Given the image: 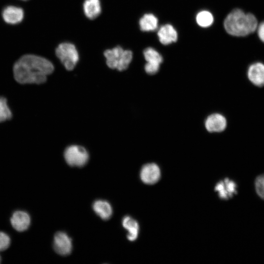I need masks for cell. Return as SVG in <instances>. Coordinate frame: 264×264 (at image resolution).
<instances>
[{"label":"cell","instance_id":"8992f818","mask_svg":"<svg viewBox=\"0 0 264 264\" xmlns=\"http://www.w3.org/2000/svg\"><path fill=\"white\" fill-rule=\"evenodd\" d=\"M53 248L55 252L61 256L68 255L72 249V240L66 233L58 232L54 237Z\"/></svg>","mask_w":264,"mask_h":264},{"label":"cell","instance_id":"d4e9b609","mask_svg":"<svg viewBox=\"0 0 264 264\" xmlns=\"http://www.w3.org/2000/svg\"><path fill=\"white\" fill-rule=\"evenodd\" d=\"M0 260H1V258H0Z\"/></svg>","mask_w":264,"mask_h":264},{"label":"cell","instance_id":"ffe728a7","mask_svg":"<svg viewBox=\"0 0 264 264\" xmlns=\"http://www.w3.org/2000/svg\"><path fill=\"white\" fill-rule=\"evenodd\" d=\"M12 113L9 108L7 100L2 96L0 97V122L8 120L12 118Z\"/></svg>","mask_w":264,"mask_h":264},{"label":"cell","instance_id":"e0dca14e","mask_svg":"<svg viewBox=\"0 0 264 264\" xmlns=\"http://www.w3.org/2000/svg\"><path fill=\"white\" fill-rule=\"evenodd\" d=\"M139 24L140 29L143 31H154L157 28L158 20L153 14H145L140 18Z\"/></svg>","mask_w":264,"mask_h":264},{"label":"cell","instance_id":"7402d4cb","mask_svg":"<svg viewBox=\"0 0 264 264\" xmlns=\"http://www.w3.org/2000/svg\"><path fill=\"white\" fill-rule=\"evenodd\" d=\"M10 244V238L5 233L0 231V251H3L9 247Z\"/></svg>","mask_w":264,"mask_h":264},{"label":"cell","instance_id":"277c9868","mask_svg":"<svg viewBox=\"0 0 264 264\" xmlns=\"http://www.w3.org/2000/svg\"><path fill=\"white\" fill-rule=\"evenodd\" d=\"M57 57L68 70H72L79 61V53L75 46L68 42L58 45L55 50Z\"/></svg>","mask_w":264,"mask_h":264},{"label":"cell","instance_id":"7c38bea8","mask_svg":"<svg viewBox=\"0 0 264 264\" xmlns=\"http://www.w3.org/2000/svg\"><path fill=\"white\" fill-rule=\"evenodd\" d=\"M247 77L254 85L262 87L264 85V64L256 62L251 64L247 70Z\"/></svg>","mask_w":264,"mask_h":264},{"label":"cell","instance_id":"6da1fadb","mask_svg":"<svg viewBox=\"0 0 264 264\" xmlns=\"http://www.w3.org/2000/svg\"><path fill=\"white\" fill-rule=\"evenodd\" d=\"M13 70L14 78L19 83L41 84L53 71L54 66L45 58L26 54L16 62Z\"/></svg>","mask_w":264,"mask_h":264},{"label":"cell","instance_id":"7a4b0ae2","mask_svg":"<svg viewBox=\"0 0 264 264\" xmlns=\"http://www.w3.org/2000/svg\"><path fill=\"white\" fill-rule=\"evenodd\" d=\"M258 25L257 20L253 14L245 13L240 9L232 10L224 21L225 30L234 36H247L257 30Z\"/></svg>","mask_w":264,"mask_h":264},{"label":"cell","instance_id":"8fae6325","mask_svg":"<svg viewBox=\"0 0 264 264\" xmlns=\"http://www.w3.org/2000/svg\"><path fill=\"white\" fill-rule=\"evenodd\" d=\"M227 125L225 117L221 114L215 113L209 115L205 121V126L210 132L223 131Z\"/></svg>","mask_w":264,"mask_h":264},{"label":"cell","instance_id":"d6986e66","mask_svg":"<svg viewBox=\"0 0 264 264\" xmlns=\"http://www.w3.org/2000/svg\"><path fill=\"white\" fill-rule=\"evenodd\" d=\"M214 21V17L210 12L202 10L198 13L196 16V22L201 27H207L212 25Z\"/></svg>","mask_w":264,"mask_h":264},{"label":"cell","instance_id":"5b68a950","mask_svg":"<svg viewBox=\"0 0 264 264\" xmlns=\"http://www.w3.org/2000/svg\"><path fill=\"white\" fill-rule=\"evenodd\" d=\"M64 157L66 163L73 167H83L87 163L88 154L83 147L71 145L66 149Z\"/></svg>","mask_w":264,"mask_h":264},{"label":"cell","instance_id":"5bb4252c","mask_svg":"<svg viewBox=\"0 0 264 264\" xmlns=\"http://www.w3.org/2000/svg\"><path fill=\"white\" fill-rule=\"evenodd\" d=\"M83 11L86 16L93 20L101 13V5L100 0H85L83 3Z\"/></svg>","mask_w":264,"mask_h":264},{"label":"cell","instance_id":"52a82bcc","mask_svg":"<svg viewBox=\"0 0 264 264\" xmlns=\"http://www.w3.org/2000/svg\"><path fill=\"white\" fill-rule=\"evenodd\" d=\"M160 170L158 166L154 163L144 165L140 171V178L146 184L152 185L156 183L160 179Z\"/></svg>","mask_w":264,"mask_h":264},{"label":"cell","instance_id":"ba28073f","mask_svg":"<svg viewBox=\"0 0 264 264\" xmlns=\"http://www.w3.org/2000/svg\"><path fill=\"white\" fill-rule=\"evenodd\" d=\"M237 188L235 182L226 178L216 184L215 190L218 192L220 198L227 200L237 193Z\"/></svg>","mask_w":264,"mask_h":264},{"label":"cell","instance_id":"ac0fdd59","mask_svg":"<svg viewBox=\"0 0 264 264\" xmlns=\"http://www.w3.org/2000/svg\"><path fill=\"white\" fill-rule=\"evenodd\" d=\"M143 54L146 63L149 64L160 65L163 61L162 56L152 47L145 49Z\"/></svg>","mask_w":264,"mask_h":264},{"label":"cell","instance_id":"603a6c76","mask_svg":"<svg viewBox=\"0 0 264 264\" xmlns=\"http://www.w3.org/2000/svg\"><path fill=\"white\" fill-rule=\"evenodd\" d=\"M160 65H152L146 63L145 66V71L149 74L156 73L159 69Z\"/></svg>","mask_w":264,"mask_h":264},{"label":"cell","instance_id":"44dd1931","mask_svg":"<svg viewBox=\"0 0 264 264\" xmlns=\"http://www.w3.org/2000/svg\"><path fill=\"white\" fill-rule=\"evenodd\" d=\"M255 188L258 195L264 199V174L259 175L256 178Z\"/></svg>","mask_w":264,"mask_h":264},{"label":"cell","instance_id":"30bf717a","mask_svg":"<svg viewBox=\"0 0 264 264\" xmlns=\"http://www.w3.org/2000/svg\"><path fill=\"white\" fill-rule=\"evenodd\" d=\"M12 227L19 232L27 230L30 225L31 219L26 212L22 210L15 211L10 218Z\"/></svg>","mask_w":264,"mask_h":264},{"label":"cell","instance_id":"484cf974","mask_svg":"<svg viewBox=\"0 0 264 264\" xmlns=\"http://www.w3.org/2000/svg\"></svg>","mask_w":264,"mask_h":264},{"label":"cell","instance_id":"9c48e42d","mask_svg":"<svg viewBox=\"0 0 264 264\" xmlns=\"http://www.w3.org/2000/svg\"><path fill=\"white\" fill-rule=\"evenodd\" d=\"M2 17L7 23L16 24L22 21L24 17V12L23 9L20 7L8 5L3 9Z\"/></svg>","mask_w":264,"mask_h":264},{"label":"cell","instance_id":"3957f363","mask_svg":"<svg viewBox=\"0 0 264 264\" xmlns=\"http://www.w3.org/2000/svg\"><path fill=\"white\" fill-rule=\"evenodd\" d=\"M104 54L107 66L119 71L126 69L132 59V52L129 50H125L120 46L106 50Z\"/></svg>","mask_w":264,"mask_h":264},{"label":"cell","instance_id":"2e32d148","mask_svg":"<svg viewBox=\"0 0 264 264\" xmlns=\"http://www.w3.org/2000/svg\"><path fill=\"white\" fill-rule=\"evenodd\" d=\"M122 225L128 230L127 238L130 241H134L137 238L139 233V224L136 220L130 216L125 217L122 220Z\"/></svg>","mask_w":264,"mask_h":264},{"label":"cell","instance_id":"4fadbf2b","mask_svg":"<svg viewBox=\"0 0 264 264\" xmlns=\"http://www.w3.org/2000/svg\"><path fill=\"white\" fill-rule=\"evenodd\" d=\"M160 42L164 45L176 42L177 39L176 30L171 24H166L160 27L157 32Z\"/></svg>","mask_w":264,"mask_h":264},{"label":"cell","instance_id":"9a60e30c","mask_svg":"<svg viewBox=\"0 0 264 264\" xmlns=\"http://www.w3.org/2000/svg\"><path fill=\"white\" fill-rule=\"evenodd\" d=\"M95 213L104 220H109L112 214V209L110 204L104 200H97L92 205Z\"/></svg>","mask_w":264,"mask_h":264},{"label":"cell","instance_id":"cb8c5ba5","mask_svg":"<svg viewBox=\"0 0 264 264\" xmlns=\"http://www.w3.org/2000/svg\"><path fill=\"white\" fill-rule=\"evenodd\" d=\"M257 30L258 37L264 43V21L258 25Z\"/></svg>","mask_w":264,"mask_h":264}]
</instances>
